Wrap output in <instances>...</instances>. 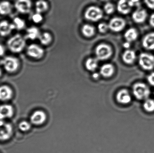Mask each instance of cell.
I'll list each match as a JSON object with an SVG mask.
<instances>
[{
    "instance_id": "1",
    "label": "cell",
    "mask_w": 154,
    "mask_h": 153,
    "mask_svg": "<svg viewBox=\"0 0 154 153\" xmlns=\"http://www.w3.org/2000/svg\"><path fill=\"white\" fill-rule=\"evenodd\" d=\"M7 46L9 50L13 53H20L26 46V41L21 35L16 34L8 40Z\"/></svg>"
},
{
    "instance_id": "2",
    "label": "cell",
    "mask_w": 154,
    "mask_h": 153,
    "mask_svg": "<svg viewBox=\"0 0 154 153\" xmlns=\"http://www.w3.org/2000/svg\"><path fill=\"white\" fill-rule=\"evenodd\" d=\"M133 92L134 97L138 100H146L149 97L151 91L149 87L143 83L135 84L133 87Z\"/></svg>"
},
{
    "instance_id": "3",
    "label": "cell",
    "mask_w": 154,
    "mask_h": 153,
    "mask_svg": "<svg viewBox=\"0 0 154 153\" xmlns=\"http://www.w3.org/2000/svg\"><path fill=\"white\" fill-rule=\"evenodd\" d=\"M1 63L5 71L10 73L16 72L20 66L19 59L14 57H5L2 60Z\"/></svg>"
},
{
    "instance_id": "4",
    "label": "cell",
    "mask_w": 154,
    "mask_h": 153,
    "mask_svg": "<svg viewBox=\"0 0 154 153\" xmlns=\"http://www.w3.org/2000/svg\"><path fill=\"white\" fill-rule=\"evenodd\" d=\"M138 63L142 69L151 71L154 68V56L148 53H141L139 56Z\"/></svg>"
},
{
    "instance_id": "5",
    "label": "cell",
    "mask_w": 154,
    "mask_h": 153,
    "mask_svg": "<svg viewBox=\"0 0 154 153\" xmlns=\"http://www.w3.org/2000/svg\"><path fill=\"white\" fill-rule=\"evenodd\" d=\"M95 53L98 60H105L111 57L113 51L111 47L108 45L101 44L97 46Z\"/></svg>"
},
{
    "instance_id": "6",
    "label": "cell",
    "mask_w": 154,
    "mask_h": 153,
    "mask_svg": "<svg viewBox=\"0 0 154 153\" xmlns=\"http://www.w3.org/2000/svg\"><path fill=\"white\" fill-rule=\"evenodd\" d=\"M103 13L102 10L95 6H91L86 10L84 17L88 20L97 22L102 19Z\"/></svg>"
},
{
    "instance_id": "7",
    "label": "cell",
    "mask_w": 154,
    "mask_h": 153,
    "mask_svg": "<svg viewBox=\"0 0 154 153\" xmlns=\"http://www.w3.org/2000/svg\"><path fill=\"white\" fill-rule=\"evenodd\" d=\"M44 53L43 49L37 44H31L27 48V54L28 55L35 59L42 58L44 55Z\"/></svg>"
},
{
    "instance_id": "8",
    "label": "cell",
    "mask_w": 154,
    "mask_h": 153,
    "mask_svg": "<svg viewBox=\"0 0 154 153\" xmlns=\"http://www.w3.org/2000/svg\"><path fill=\"white\" fill-rule=\"evenodd\" d=\"M16 10L23 14L29 13L32 8V2L30 0H16L14 4Z\"/></svg>"
},
{
    "instance_id": "9",
    "label": "cell",
    "mask_w": 154,
    "mask_h": 153,
    "mask_svg": "<svg viewBox=\"0 0 154 153\" xmlns=\"http://www.w3.org/2000/svg\"><path fill=\"white\" fill-rule=\"evenodd\" d=\"M109 28L114 32H119L124 29L126 25L125 21L119 17L111 19L108 24Z\"/></svg>"
},
{
    "instance_id": "10",
    "label": "cell",
    "mask_w": 154,
    "mask_h": 153,
    "mask_svg": "<svg viewBox=\"0 0 154 153\" xmlns=\"http://www.w3.org/2000/svg\"><path fill=\"white\" fill-rule=\"evenodd\" d=\"M47 115L43 111L41 110L34 111L30 117L32 124L35 125H40L46 121Z\"/></svg>"
},
{
    "instance_id": "11",
    "label": "cell",
    "mask_w": 154,
    "mask_h": 153,
    "mask_svg": "<svg viewBox=\"0 0 154 153\" xmlns=\"http://www.w3.org/2000/svg\"><path fill=\"white\" fill-rule=\"evenodd\" d=\"M13 134V127L10 124H5L0 127V141H5L10 139Z\"/></svg>"
},
{
    "instance_id": "12",
    "label": "cell",
    "mask_w": 154,
    "mask_h": 153,
    "mask_svg": "<svg viewBox=\"0 0 154 153\" xmlns=\"http://www.w3.org/2000/svg\"><path fill=\"white\" fill-rule=\"evenodd\" d=\"M15 29L13 23H10L7 21L4 20L0 22V35L2 37L8 36Z\"/></svg>"
},
{
    "instance_id": "13",
    "label": "cell",
    "mask_w": 154,
    "mask_h": 153,
    "mask_svg": "<svg viewBox=\"0 0 154 153\" xmlns=\"http://www.w3.org/2000/svg\"><path fill=\"white\" fill-rule=\"evenodd\" d=\"M13 91L11 87L7 85L0 86V100L7 101L13 97Z\"/></svg>"
},
{
    "instance_id": "14",
    "label": "cell",
    "mask_w": 154,
    "mask_h": 153,
    "mask_svg": "<svg viewBox=\"0 0 154 153\" xmlns=\"http://www.w3.org/2000/svg\"><path fill=\"white\" fill-rule=\"evenodd\" d=\"M13 114L14 109L11 105L4 104L0 106V119L11 118Z\"/></svg>"
},
{
    "instance_id": "15",
    "label": "cell",
    "mask_w": 154,
    "mask_h": 153,
    "mask_svg": "<svg viewBox=\"0 0 154 153\" xmlns=\"http://www.w3.org/2000/svg\"><path fill=\"white\" fill-rule=\"evenodd\" d=\"M116 99L120 104H128L131 101V96L127 90L123 89L118 93Z\"/></svg>"
},
{
    "instance_id": "16",
    "label": "cell",
    "mask_w": 154,
    "mask_h": 153,
    "mask_svg": "<svg viewBox=\"0 0 154 153\" xmlns=\"http://www.w3.org/2000/svg\"><path fill=\"white\" fill-rule=\"evenodd\" d=\"M147 17V13L145 10L139 9L133 13L132 19L137 23H142L144 22Z\"/></svg>"
},
{
    "instance_id": "17",
    "label": "cell",
    "mask_w": 154,
    "mask_h": 153,
    "mask_svg": "<svg viewBox=\"0 0 154 153\" xmlns=\"http://www.w3.org/2000/svg\"><path fill=\"white\" fill-rule=\"evenodd\" d=\"M142 45L146 50H154V32L148 33L144 37Z\"/></svg>"
},
{
    "instance_id": "18",
    "label": "cell",
    "mask_w": 154,
    "mask_h": 153,
    "mask_svg": "<svg viewBox=\"0 0 154 153\" xmlns=\"http://www.w3.org/2000/svg\"><path fill=\"white\" fill-rule=\"evenodd\" d=\"M131 5L129 0H119L118 2L117 10L120 13L123 14H127L131 10Z\"/></svg>"
},
{
    "instance_id": "19",
    "label": "cell",
    "mask_w": 154,
    "mask_h": 153,
    "mask_svg": "<svg viewBox=\"0 0 154 153\" xmlns=\"http://www.w3.org/2000/svg\"><path fill=\"white\" fill-rule=\"evenodd\" d=\"M136 58V55L134 51L130 49H127L122 55V60L127 64L134 63Z\"/></svg>"
},
{
    "instance_id": "20",
    "label": "cell",
    "mask_w": 154,
    "mask_h": 153,
    "mask_svg": "<svg viewBox=\"0 0 154 153\" xmlns=\"http://www.w3.org/2000/svg\"><path fill=\"white\" fill-rule=\"evenodd\" d=\"M114 71L115 69L113 65L109 63L106 64L100 68V73L104 77L109 78L113 75Z\"/></svg>"
},
{
    "instance_id": "21",
    "label": "cell",
    "mask_w": 154,
    "mask_h": 153,
    "mask_svg": "<svg viewBox=\"0 0 154 153\" xmlns=\"http://www.w3.org/2000/svg\"><path fill=\"white\" fill-rule=\"evenodd\" d=\"M40 35V32L38 28L36 27H31L27 30L25 38L28 39L34 40L39 39Z\"/></svg>"
},
{
    "instance_id": "22",
    "label": "cell",
    "mask_w": 154,
    "mask_h": 153,
    "mask_svg": "<svg viewBox=\"0 0 154 153\" xmlns=\"http://www.w3.org/2000/svg\"><path fill=\"white\" fill-rule=\"evenodd\" d=\"M124 37L128 42H133L137 39L138 32L134 28H130L125 32Z\"/></svg>"
},
{
    "instance_id": "23",
    "label": "cell",
    "mask_w": 154,
    "mask_h": 153,
    "mask_svg": "<svg viewBox=\"0 0 154 153\" xmlns=\"http://www.w3.org/2000/svg\"><path fill=\"white\" fill-rule=\"evenodd\" d=\"M12 6L7 1H3L0 3V14L2 15H8L11 12Z\"/></svg>"
},
{
    "instance_id": "24",
    "label": "cell",
    "mask_w": 154,
    "mask_h": 153,
    "mask_svg": "<svg viewBox=\"0 0 154 153\" xmlns=\"http://www.w3.org/2000/svg\"><path fill=\"white\" fill-rule=\"evenodd\" d=\"M82 32L85 37H91L95 34V28L89 24H85L82 28Z\"/></svg>"
},
{
    "instance_id": "25",
    "label": "cell",
    "mask_w": 154,
    "mask_h": 153,
    "mask_svg": "<svg viewBox=\"0 0 154 153\" xmlns=\"http://www.w3.org/2000/svg\"><path fill=\"white\" fill-rule=\"evenodd\" d=\"M35 8L37 13H41L48 10V3L44 0H39L36 2Z\"/></svg>"
},
{
    "instance_id": "26",
    "label": "cell",
    "mask_w": 154,
    "mask_h": 153,
    "mask_svg": "<svg viewBox=\"0 0 154 153\" xmlns=\"http://www.w3.org/2000/svg\"><path fill=\"white\" fill-rule=\"evenodd\" d=\"M85 66L87 70L91 72H93L97 67V59L95 58H88L85 63Z\"/></svg>"
},
{
    "instance_id": "27",
    "label": "cell",
    "mask_w": 154,
    "mask_h": 153,
    "mask_svg": "<svg viewBox=\"0 0 154 153\" xmlns=\"http://www.w3.org/2000/svg\"><path fill=\"white\" fill-rule=\"evenodd\" d=\"M39 39L42 44L47 46L51 42L52 40V37L50 33L45 32L42 35L41 34Z\"/></svg>"
},
{
    "instance_id": "28",
    "label": "cell",
    "mask_w": 154,
    "mask_h": 153,
    "mask_svg": "<svg viewBox=\"0 0 154 153\" xmlns=\"http://www.w3.org/2000/svg\"><path fill=\"white\" fill-rule=\"evenodd\" d=\"M143 108L146 111L148 112L154 111V100L152 99L146 100L143 104Z\"/></svg>"
},
{
    "instance_id": "29",
    "label": "cell",
    "mask_w": 154,
    "mask_h": 153,
    "mask_svg": "<svg viewBox=\"0 0 154 153\" xmlns=\"http://www.w3.org/2000/svg\"><path fill=\"white\" fill-rule=\"evenodd\" d=\"M13 24L15 29L18 30H21L25 27V21L23 19L19 17H16L13 20Z\"/></svg>"
},
{
    "instance_id": "30",
    "label": "cell",
    "mask_w": 154,
    "mask_h": 153,
    "mask_svg": "<svg viewBox=\"0 0 154 153\" xmlns=\"http://www.w3.org/2000/svg\"><path fill=\"white\" fill-rule=\"evenodd\" d=\"M31 125L27 121H22L20 122L19 125V128L22 132H26L31 129Z\"/></svg>"
},
{
    "instance_id": "31",
    "label": "cell",
    "mask_w": 154,
    "mask_h": 153,
    "mask_svg": "<svg viewBox=\"0 0 154 153\" xmlns=\"http://www.w3.org/2000/svg\"><path fill=\"white\" fill-rule=\"evenodd\" d=\"M114 10V5L110 3H107L104 6V10L107 14H110L113 13Z\"/></svg>"
},
{
    "instance_id": "32",
    "label": "cell",
    "mask_w": 154,
    "mask_h": 153,
    "mask_svg": "<svg viewBox=\"0 0 154 153\" xmlns=\"http://www.w3.org/2000/svg\"><path fill=\"white\" fill-rule=\"evenodd\" d=\"M32 19L35 23H38L42 21L43 17L41 13L36 12V13H34L32 16Z\"/></svg>"
},
{
    "instance_id": "33",
    "label": "cell",
    "mask_w": 154,
    "mask_h": 153,
    "mask_svg": "<svg viewBox=\"0 0 154 153\" xmlns=\"http://www.w3.org/2000/svg\"><path fill=\"white\" fill-rule=\"evenodd\" d=\"M109 28V25L106 24V23H100L98 26V29L99 31L101 33H104L107 31Z\"/></svg>"
},
{
    "instance_id": "34",
    "label": "cell",
    "mask_w": 154,
    "mask_h": 153,
    "mask_svg": "<svg viewBox=\"0 0 154 153\" xmlns=\"http://www.w3.org/2000/svg\"><path fill=\"white\" fill-rule=\"evenodd\" d=\"M147 81L152 86H154V72L151 73L147 78Z\"/></svg>"
},
{
    "instance_id": "35",
    "label": "cell",
    "mask_w": 154,
    "mask_h": 153,
    "mask_svg": "<svg viewBox=\"0 0 154 153\" xmlns=\"http://www.w3.org/2000/svg\"><path fill=\"white\" fill-rule=\"evenodd\" d=\"M146 6L151 10H154V0H144Z\"/></svg>"
},
{
    "instance_id": "36",
    "label": "cell",
    "mask_w": 154,
    "mask_h": 153,
    "mask_svg": "<svg viewBox=\"0 0 154 153\" xmlns=\"http://www.w3.org/2000/svg\"><path fill=\"white\" fill-rule=\"evenodd\" d=\"M141 0H129V4L131 7L139 6Z\"/></svg>"
},
{
    "instance_id": "37",
    "label": "cell",
    "mask_w": 154,
    "mask_h": 153,
    "mask_svg": "<svg viewBox=\"0 0 154 153\" xmlns=\"http://www.w3.org/2000/svg\"><path fill=\"white\" fill-rule=\"evenodd\" d=\"M149 23L152 27L154 28V13H152L150 16Z\"/></svg>"
},
{
    "instance_id": "38",
    "label": "cell",
    "mask_w": 154,
    "mask_h": 153,
    "mask_svg": "<svg viewBox=\"0 0 154 153\" xmlns=\"http://www.w3.org/2000/svg\"><path fill=\"white\" fill-rule=\"evenodd\" d=\"M5 52V49L2 45L0 44V57L4 55Z\"/></svg>"
},
{
    "instance_id": "39",
    "label": "cell",
    "mask_w": 154,
    "mask_h": 153,
    "mask_svg": "<svg viewBox=\"0 0 154 153\" xmlns=\"http://www.w3.org/2000/svg\"><path fill=\"white\" fill-rule=\"evenodd\" d=\"M123 46H124V47L125 48H128L130 47V42L127 41L126 42H125V43L124 44Z\"/></svg>"
},
{
    "instance_id": "40",
    "label": "cell",
    "mask_w": 154,
    "mask_h": 153,
    "mask_svg": "<svg viewBox=\"0 0 154 153\" xmlns=\"http://www.w3.org/2000/svg\"><path fill=\"white\" fill-rule=\"evenodd\" d=\"M92 76H93V78H94V79H97L99 78V75L98 74L96 73H94V74L93 75H92Z\"/></svg>"
},
{
    "instance_id": "41",
    "label": "cell",
    "mask_w": 154,
    "mask_h": 153,
    "mask_svg": "<svg viewBox=\"0 0 154 153\" xmlns=\"http://www.w3.org/2000/svg\"><path fill=\"white\" fill-rule=\"evenodd\" d=\"M4 122H3L2 120V119H0V127L4 125Z\"/></svg>"
},
{
    "instance_id": "42",
    "label": "cell",
    "mask_w": 154,
    "mask_h": 153,
    "mask_svg": "<svg viewBox=\"0 0 154 153\" xmlns=\"http://www.w3.org/2000/svg\"><path fill=\"white\" fill-rule=\"evenodd\" d=\"M2 69H1V68H0V77H1V76H2Z\"/></svg>"
},
{
    "instance_id": "43",
    "label": "cell",
    "mask_w": 154,
    "mask_h": 153,
    "mask_svg": "<svg viewBox=\"0 0 154 153\" xmlns=\"http://www.w3.org/2000/svg\"><path fill=\"white\" fill-rule=\"evenodd\" d=\"M101 1H109V0H100Z\"/></svg>"
}]
</instances>
